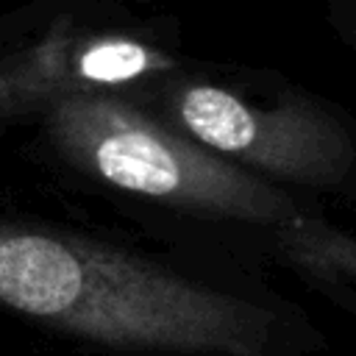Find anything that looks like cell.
<instances>
[{"mask_svg":"<svg viewBox=\"0 0 356 356\" xmlns=\"http://www.w3.org/2000/svg\"><path fill=\"white\" fill-rule=\"evenodd\" d=\"M81 3H103V0H36V8H58V6H81Z\"/></svg>","mask_w":356,"mask_h":356,"instance_id":"obj_7","label":"cell"},{"mask_svg":"<svg viewBox=\"0 0 356 356\" xmlns=\"http://www.w3.org/2000/svg\"><path fill=\"white\" fill-rule=\"evenodd\" d=\"M250 242L314 292L356 314V234L331 222L317 203H309L298 217Z\"/></svg>","mask_w":356,"mask_h":356,"instance_id":"obj_5","label":"cell"},{"mask_svg":"<svg viewBox=\"0 0 356 356\" xmlns=\"http://www.w3.org/2000/svg\"><path fill=\"white\" fill-rule=\"evenodd\" d=\"M44 150L78 178L145 206L250 239L309 203L209 153L120 95H78L39 120Z\"/></svg>","mask_w":356,"mask_h":356,"instance_id":"obj_2","label":"cell"},{"mask_svg":"<svg viewBox=\"0 0 356 356\" xmlns=\"http://www.w3.org/2000/svg\"><path fill=\"white\" fill-rule=\"evenodd\" d=\"M0 309L114 356H209L228 298L211 270L0 214Z\"/></svg>","mask_w":356,"mask_h":356,"instance_id":"obj_1","label":"cell"},{"mask_svg":"<svg viewBox=\"0 0 356 356\" xmlns=\"http://www.w3.org/2000/svg\"><path fill=\"white\" fill-rule=\"evenodd\" d=\"M189 58L175 33L103 3L0 17V125L36 122L78 95L136 97Z\"/></svg>","mask_w":356,"mask_h":356,"instance_id":"obj_4","label":"cell"},{"mask_svg":"<svg viewBox=\"0 0 356 356\" xmlns=\"http://www.w3.org/2000/svg\"><path fill=\"white\" fill-rule=\"evenodd\" d=\"M325 19L334 36L356 53V0H325Z\"/></svg>","mask_w":356,"mask_h":356,"instance_id":"obj_6","label":"cell"},{"mask_svg":"<svg viewBox=\"0 0 356 356\" xmlns=\"http://www.w3.org/2000/svg\"><path fill=\"white\" fill-rule=\"evenodd\" d=\"M128 100L256 178L356 206V120L317 92L270 72L186 61Z\"/></svg>","mask_w":356,"mask_h":356,"instance_id":"obj_3","label":"cell"}]
</instances>
